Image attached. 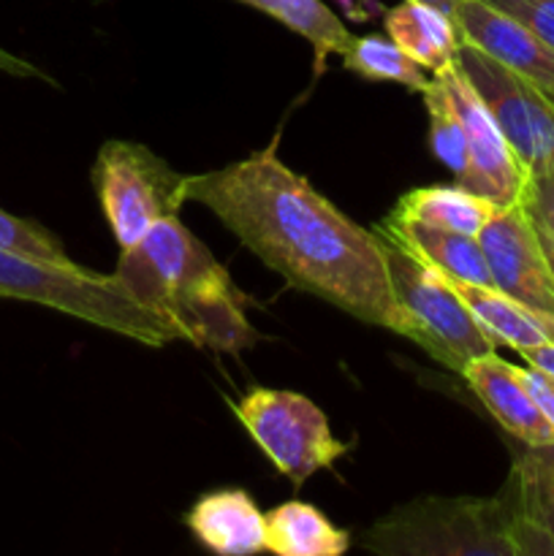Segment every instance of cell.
<instances>
[{
    "label": "cell",
    "instance_id": "20",
    "mask_svg": "<svg viewBox=\"0 0 554 556\" xmlns=\"http://www.w3.org/2000/svg\"><path fill=\"white\" fill-rule=\"evenodd\" d=\"M244 5L264 11L272 20L282 22L288 30L299 33L313 43L318 68L329 54H342L353 41V33L342 25L340 16L324 0H239Z\"/></svg>",
    "mask_w": 554,
    "mask_h": 556
},
{
    "label": "cell",
    "instance_id": "17",
    "mask_svg": "<svg viewBox=\"0 0 554 556\" xmlns=\"http://www.w3.org/2000/svg\"><path fill=\"white\" fill-rule=\"evenodd\" d=\"M389 237L405 244L411 253L427 261L429 266L440 269L456 282H473V286H489L494 288L492 275H489L487 255H483L478 237L459 231H445V228L424 226V223H391L386 220L383 226Z\"/></svg>",
    "mask_w": 554,
    "mask_h": 556
},
{
    "label": "cell",
    "instance_id": "1",
    "mask_svg": "<svg viewBox=\"0 0 554 556\" xmlns=\"http://www.w3.org/2000/svg\"><path fill=\"white\" fill-rule=\"evenodd\" d=\"M188 199L206 206L288 286L394 331L396 304L378 233L364 231L291 172L277 155V139L244 161L193 174Z\"/></svg>",
    "mask_w": 554,
    "mask_h": 556
},
{
    "label": "cell",
    "instance_id": "2",
    "mask_svg": "<svg viewBox=\"0 0 554 556\" xmlns=\"http://www.w3.org/2000/svg\"><path fill=\"white\" fill-rule=\"evenodd\" d=\"M114 277L141 307L172 326L177 340L223 353L244 351L259 340L244 318V293L177 217L158 220L134 248L123 250Z\"/></svg>",
    "mask_w": 554,
    "mask_h": 556
},
{
    "label": "cell",
    "instance_id": "29",
    "mask_svg": "<svg viewBox=\"0 0 554 556\" xmlns=\"http://www.w3.org/2000/svg\"><path fill=\"white\" fill-rule=\"evenodd\" d=\"M530 217H532V215H530ZM532 223H536V228H538V239H541V248H543V253H546L549 269H552V275H554V237H552V233L546 231V228L541 226V223L536 220V217H532Z\"/></svg>",
    "mask_w": 554,
    "mask_h": 556
},
{
    "label": "cell",
    "instance_id": "21",
    "mask_svg": "<svg viewBox=\"0 0 554 556\" xmlns=\"http://www.w3.org/2000/svg\"><path fill=\"white\" fill-rule=\"evenodd\" d=\"M340 58L351 74L369 81H394L407 90L421 92L432 79L427 76V68L407 58L389 36H353L351 47Z\"/></svg>",
    "mask_w": 554,
    "mask_h": 556
},
{
    "label": "cell",
    "instance_id": "5",
    "mask_svg": "<svg viewBox=\"0 0 554 556\" xmlns=\"http://www.w3.org/2000/svg\"><path fill=\"white\" fill-rule=\"evenodd\" d=\"M362 548L383 556H519L514 505L498 497H421L375 521Z\"/></svg>",
    "mask_w": 554,
    "mask_h": 556
},
{
    "label": "cell",
    "instance_id": "15",
    "mask_svg": "<svg viewBox=\"0 0 554 556\" xmlns=\"http://www.w3.org/2000/svg\"><path fill=\"white\" fill-rule=\"evenodd\" d=\"M454 286L478 324L492 337L494 345H508L519 353L527 348L554 345V313L527 307L500 293L498 288L456 280Z\"/></svg>",
    "mask_w": 554,
    "mask_h": 556
},
{
    "label": "cell",
    "instance_id": "24",
    "mask_svg": "<svg viewBox=\"0 0 554 556\" xmlns=\"http://www.w3.org/2000/svg\"><path fill=\"white\" fill-rule=\"evenodd\" d=\"M554 49V0H487Z\"/></svg>",
    "mask_w": 554,
    "mask_h": 556
},
{
    "label": "cell",
    "instance_id": "28",
    "mask_svg": "<svg viewBox=\"0 0 554 556\" xmlns=\"http://www.w3.org/2000/svg\"><path fill=\"white\" fill-rule=\"evenodd\" d=\"M521 358H525L530 367L546 369V372L554 375V345H541V348H527L521 351Z\"/></svg>",
    "mask_w": 554,
    "mask_h": 556
},
{
    "label": "cell",
    "instance_id": "26",
    "mask_svg": "<svg viewBox=\"0 0 554 556\" xmlns=\"http://www.w3.org/2000/svg\"><path fill=\"white\" fill-rule=\"evenodd\" d=\"M525 383H527V389H530V394L536 396L541 413L546 416L549 427L554 429V375L546 372V369L527 367Z\"/></svg>",
    "mask_w": 554,
    "mask_h": 556
},
{
    "label": "cell",
    "instance_id": "9",
    "mask_svg": "<svg viewBox=\"0 0 554 556\" xmlns=\"http://www.w3.org/2000/svg\"><path fill=\"white\" fill-rule=\"evenodd\" d=\"M435 76L443 79L451 103H454L456 114L462 119V128H465L467 168L456 179V185H462L470 193L483 195L492 204H498L500 210L519 204L521 193H525L527 168L521 166L516 152L511 150L508 139L503 136L500 125L494 123L487 103L481 101L476 87L467 81V76L462 74L456 63L438 71Z\"/></svg>",
    "mask_w": 554,
    "mask_h": 556
},
{
    "label": "cell",
    "instance_id": "25",
    "mask_svg": "<svg viewBox=\"0 0 554 556\" xmlns=\"http://www.w3.org/2000/svg\"><path fill=\"white\" fill-rule=\"evenodd\" d=\"M521 204L554 237V168L527 172Z\"/></svg>",
    "mask_w": 554,
    "mask_h": 556
},
{
    "label": "cell",
    "instance_id": "23",
    "mask_svg": "<svg viewBox=\"0 0 554 556\" xmlns=\"http://www.w3.org/2000/svg\"><path fill=\"white\" fill-rule=\"evenodd\" d=\"M0 248L54 261V264H74L71 255L65 253L63 242L49 228H43L36 220H27V217L11 215L5 210H0Z\"/></svg>",
    "mask_w": 554,
    "mask_h": 556
},
{
    "label": "cell",
    "instance_id": "12",
    "mask_svg": "<svg viewBox=\"0 0 554 556\" xmlns=\"http://www.w3.org/2000/svg\"><path fill=\"white\" fill-rule=\"evenodd\" d=\"M519 556H554V443L527 445L505 481Z\"/></svg>",
    "mask_w": 554,
    "mask_h": 556
},
{
    "label": "cell",
    "instance_id": "14",
    "mask_svg": "<svg viewBox=\"0 0 554 556\" xmlns=\"http://www.w3.org/2000/svg\"><path fill=\"white\" fill-rule=\"evenodd\" d=\"M188 530L210 552L248 556L266 552V521L244 489L210 492L185 516Z\"/></svg>",
    "mask_w": 554,
    "mask_h": 556
},
{
    "label": "cell",
    "instance_id": "18",
    "mask_svg": "<svg viewBox=\"0 0 554 556\" xmlns=\"http://www.w3.org/2000/svg\"><path fill=\"white\" fill-rule=\"evenodd\" d=\"M498 210V204H492L483 195L470 193L462 185H429V188H416L402 195L394 210H391L389 220H413L424 223V226L478 237Z\"/></svg>",
    "mask_w": 554,
    "mask_h": 556
},
{
    "label": "cell",
    "instance_id": "13",
    "mask_svg": "<svg viewBox=\"0 0 554 556\" xmlns=\"http://www.w3.org/2000/svg\"><path fill=\"white\" fill-rule=\"evenodd\" d=\"M462 378L473 389V394L483 402L494 421L514 434L525 445L554 443V429L549 427L546 416L538 407L536 396L525 383V369L503 362L498 353H487L473 358L465 367Z\"/></svg>",
    "mask_w": 554,
    "mask_h": 556
},
{
    "label": "cell",
    "instance_id": "10",
    "mask_svg": "<svg viewBox=\"0 0 554 556\" xmlns=\"http://www.w3.org/2000/svg\"><path fill=\"white\" fill-rule=\"evenodd\" d=\"M494 288L527 307L554 313V275L527 206L498 210L478 233Z\"/></svg>",
    "mask_w": 554,
    "mask_h": 556
},
{
    "label": "cell",
    "instance_id": "27",
    "mask_svg": "<svg viewBox=\"0 0 554 556\" xmlns=\"http://www.w3.org/2000/svg\"><path fill=\"white\" fill-rule=\"evenodd\" d=\"M0 71L9 76H16V79H47V74H43L41 68H36L33 63H27V60L16 58L14 52H9V49L0 47Z\"/></svg>",
    "mask_w": 554,
    "mask_h": 556
},
{
    "label": "cell",
    "instance_id": "11",
    "mask_svg": "<svg viewBox=\"0 0 554 556\" xmlns=\"http://www.w3.org/2000/svg\"><path fill=\"white\" fill-rule=\"evenodd\" d=\"M454 22L462 41L473 43L505 68L530 79L554 101V49L543 43L530 27L494 9L487 0H459Z\"/></svg>",
    "mask_w": 554,
    "mask_h": 556
},
{
    "label": "cell",
    "instance_id": "4",
    "mask_svg": "<svg viewBox=\"0 0 554 556\" xmlns=\"http://www.w3.org/2000/svg\"><path fill=\"white\" fill-rule=\"evenodd\" d=\"M373 231L380 239L394 293L396 334L416 342L440 367L456 375L465 372L473 358L494 353L498 345L470 313L454 280L411 253L380 226Z\"/></svg>",
    "mask_w": 554,
    "mask_h": 556
},
{
    "label": "cell",
    "instance_id": "22",
    "mask_svg": "<svg viewBox=\"0 0 554 556\" xmlns=\"http://www.w3.org/2000/svg\"><path fill=\"white\" fill-rule=\"evenodd\" d=\"M421 96L429 114V144H432V152L459 179L467 168V141L462 119L456 114L454 103H451L443 79L432 74V79L424 87Z\"/></svg>",
    "mask_w": 554,
    "mask_h": 556
},
{
    "label": "cell",
    "instance_id": "8",
    "mask_svg": "<svg viewBox=\"0 0 554 556\" xmlns=\"http://www.w3.org/2000/svg\"><path fill=\"white\" fill-rule=\"evenodd\" d=\"M456 65L492 112L527 172L554 168V101L516 71L473 43H459Z\"/></svg>",
    "mask_w": 554,
    "mask_h": 556
},
{
    "label": "cell",
    "instance_id": "19",
    "mask_svg": "<svg viewBox=\"0 0 554 556\" xmlns=\"http://www.w3.org/2000/svg\"><path fill=\"white\" fill-rule=\"evenodd\" d=\"M266 552L277 556H340L351 546L345 530H337L315 505L282 503L264 514Z\"/></svg>",
    "mask_w": 554,
    "mask_h": 556
},
{
    "label": "cell",
    "instance_id": "6",
    "mask_svg": "<svg viewBox=\"0 0 554 556\" xmlns=\"http://www.w3.org/2000/svg\"><path fill=\"white\" fill-rule=\"evenodd\" d=\"M90 179L119 250L134 248L158 220L177 217L190 201V174H179L136 141L101 144Z\"/></svg>",
    "mask_w": 554,
    "mask_h": 556
},
{
    "label": "cell",
    "instance_id": "30",
    "mask_svg": "<svg viewBox=\"0 0 554 556\" xmlns=\"http://www.w3.org/2000/svg\"><path fill=\"white\" fill-rule=\"evenodd\" d=\"M418 3L435 5V9L445 11V14H449L451 20H454V11H456V3H459V0H418Z\"/></svg>",
    "mask_w": 554,
    "mask_h": 556
},
{
    "label": "cell",
    "instance_id": "7",
    "mask_svg": "<svg viewBox=\"0 0 554 556\" xmlns=\"http://www.w3.org/2000/svg\"><path fill=\"white\" fill-rule=\"evenodd\" d=\"M231 407L255 445L297 486L348 451L331 434L326 413L297 391L253 389Z\"/></svg>",
    "mask_w": 554,
    "mask_h": 556
},
{
    "label": "cell",
    "instance_id": "16",
    "mask_svg": "<svg viewBox=\"0 0 554 556\" xmlns=\"http://www.w3.org/2000/svg\"><path fill=\"white\" fill-rule=\"evenodd\" d=\"M386 36L429 74L454 65L456 49L462 43L456 22L445 11L418 0H402L400 5L389 9Z\"/></svg>",
    "mask_w": 554,
    "mask_h": 556
},
{
    "label": "cell",
    "instance_id": "3",
    "mask_svg": "<svg viewBox=\"0 0 554 556\" xmlns=\"http://www.w3.org/2000/svg\"><path fill=\"white\" fill-rule=\"evenodd\" d=\"M0 299L41 304L150 348L177 340L172 326L141 307L117 277L96 275L79 264H54L0 248Z\"/></svg>",
    "mask_w": 554,
    "mask_h": 556
}]
</instances>
